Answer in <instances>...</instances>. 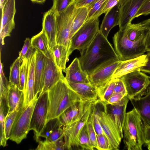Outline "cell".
I'll use <instances>...</instances> for the list:
<instances>
[{"mask_svg": "<svg viewBox=\"0 0 150 150\" xmlns=\"http://www.w3.org/2000/svg\"><path fill=\"white\" fill-rule=\"evenodd\" d=\"M46 0H31L33 2L42 4L45 2Z\"/></svg>", "mask_w": 150, "mask_h": 150, "instance_id": "56", "label": "cell"}, {"mask_svg": "<svg viewBox=\"0 0 150 150\" xmlns=\"http://www.w3.org/2000/svg\"><path fill=\"white\" fill-rule=\"evenodd\" d=\"M150 14V11L147 14V15H148V14Z\"/></svg>", "mask_w": 150, "mask_h": 150, "instance_id": "60", "label": "cell"}, {"mask_svg": "<svg viewBox=\"0 0 150 150\" xmlns=\"http://www.w3.org/2000/svg\"><path fill=\"white\" fill-rule=\"evenodd\" d=\"M62 71L55 63L52 54L49 57H45L42 90L39 94L47 91L60 79H65Z\"/></svg>", "mask_w": 150, "mask_h": 150, "instance_id": "13", "label": "cell"}, {"mask_svg": "<svg viewBox=\"0 0 150 150\" xmlns=\"http://www.w3.org/2000/svg\"><path fill=\"white\" fill-rule=\"evenodd\" d=\"M98 100L93 103L92 109L93 122L94 129L96 134H103L104 133L100 123L98 113L97 106V102Z\"/></svg>", "mask_w": 150, "mask_h": 150, "instance_id": "40", "label": "cell"}, {"mask_svg": "<svg viewBox=\"0 0 150 150\" xmlns=\"http://www.w3.org/2000/svg\"><path fill=\"white\" fill-rule=\"evenodd\" d=\"M36 55V50L28 60V73L26 88L24 93V100L23 105L24 106L29 103L35 97V68Z\"/></svg>", "mask_w": 150, "mask_h": 150, "instance_id": "22", "label": "cell"}, {"mask_svg": "<svg viewBox=\"0 0 150 150\" xmlns=\"http://www.w3.org/2000/svg\"><path fill=\"white\" fill-rule=\"evenodd\" d=\"M96 0H78L75 1L76 6L77 7L88 6Z\"/></svg>", "mask_w": 150, "mask_h": 150, "instance_id": "51", "label": "cell"}, {"mask_svg": "<svg viewBox=\"0 0 150 150\" xmlns=\"http://www.w3.org/2000/svg\"><path fill=\"white\" fill-rule=\"evenodd\" d=\"M126 0H121L120 4V6L121 5H122L124 3V2L126 1Z\"/></svg>", "mask_w": 150, "mask_h": 150, "instance_id": "59", "label": "cell"}, {"mask_svg": "<svg viewBox=\"0 0 150 150\" xmlns=\"http://www.w3.org/2000/svg\"><path fill=\"white\" fill-rule=\"evenodd\" d=\"M31 40L29 38H26L22 49L19 53L18 57L22 61L30 47L31 46Z\"/></svg>", "mask_w": 150, "mask_h": 150, "instance_id": "49", "label": "cell"}, {"mask_svg": "<svg viewBox=\"0 0 150 150\" xmlns=\"http://www.w3.org/2000/svg\"><path fill=\"white\" fill-rule=\"evenodd\" d=\"M147 146L148 149L150 150V142L145 144Z\"/></svg>", "mask_w": 150, "mask_h": 150, "instance_id": "58", "label": "cell"}, {"mask_svg": "<svg viewBox=\"0 0 150 150\" xmlns=\"http://www.w3.org/2000/svg\"><path fill=\"white\" fill-rule=\"evenodd\" d=\"M140 23L141 26L142 28L150 30V18Z\"/></svg>", "mask_w": 150, "mask_h": 150, "instance_id": "54", "label": "cell"}, {"mask_svg": "<svg viewBox=\"0 0 150 150\" xmlns=\"http://www.w3.org/2000/svg\"><path fill=\"white\" fill-rule=\"evenodd\" d=\"M144 124V144L150 142V125Z\"/></svg>", "mask_w": 150, "mask_h": 150, "instance_id": "50", "label": "cell"}, {"mask_svg": "<svg viewBox=\"0 0 150 150\" xmlns=\"http://www.w3.org/2000/svg\"><path fill=\"white\" fill-rule=\"evenodd\" d=\"M38 142V145L35 149L36 150H67L64 137L54 141L40 139Z\"/></svg>", "mask_w": 150, "mask_h": 150, "instance_id": "30", "label": "cell"}, {"mask_svg": "<svg viewBox=\"0 0 150 150\" xmlns=\"http://www.w3.org/2000/svg\"><path fill=\"white\" fill-rule=\"evenodd\" d=\"M98 18L86 22L72 37L68 51L69 57L73 52L77 50L80 54L88 47L100 30Z\"/></svg>", "mask_w": 150, "mask_h": 150, "instance_id": "5", "label": "cell"}, {"mask_svg": "<svg viewBox=\"0 0 150 150\" xmlns=\"http://www.w3.org/2000/svg\"><path fill=\"white\" fill-rule=\"evenodd\" d=\"M63 71L66 74L65 78L67 82L90 83L88 76L82 69L78 58H75Z\"/></svg>", "mask_w": 150, "mask_h": 150, "instance_id": "18", "label": "cell"}, {"mask_svg": "<svg viewBox=\"0 0 150 150\" xmlns=\"http://www.w3.org/2000/svg\"><path fill=\"white\" fill-rule=\"evenodd\" d=\"M147 62L146 55L144 54L136 58L121 61L114 72L112 79L120 78L134 71H141V68L145 66Z\"/></svg>", "mask_w": 150, "mask_h": 150, "instance_id": "15", "label": "cell"}, {"mask_svg": "<svg viewBox=\"0 0 150 150\" xmlns=\"http://www.w3.org/2000/svg\"><path fill=\"white\" fill-rule=\"evenodd\" d=\"M120 5L113 7L105 14L100 26V30L103 35L107 38L110 30L118 25L120 18Z\"/></svg>", "mask_w": 150, "mask_h": 150, "instance_id": "23", "label": "cell"}, {"mask_svg": "<svg viewBox=\"0 0 150 150\" xmlns=\"http://www.w3.org/2000/svg\"><path fill=\"white\" fill-rule=\"evenodd\" d=\"M121 78L129 100L139 98L145 95L150 85L149 76L141 71L132 72Z\"/></svg>", "mask_w": 150, "mask_h": 150, "instance_id": "9", "label": "cell"}, {"mask_svg": "<svg viewBox=\"0 0 150 150\" xmlns=\"http://www.w3.org/2000/svg\"><path fill=\"white\" fill-rule=\"evenodd\" d=\"M147 62L145 66L142 67L141 69V71L144 73L150 74V51L147 52L146 54Z\"/></svg>", "mask_w": 150, "mask_h": 150, "instance_id": "52", "label": "cell"}, {"mask_svg": "<svg viewBox=\"0 0 150 150\" xmlns=\"http://www.w3.org/2000/svg\"><path fill=\"white\" fill-rule=\"evenodd\" d=\"M45 56L36 50L35 68L34 96L42 90V81L44 70Z\"/></svg>", "mask_w": 150, "mask_h": 150, "instance_id": "25", "label": "cell"}, {"mask_svg": "<svg viewBox=\"0 0 150 150\" xmlns=\"http://www.w3.org/2000/svg\"><path fill=\"white\" fill-rule=\"evenodd\" d=\"M93 104L76 121L69 125L63 126L64 139L67 150H72L74 147L79 149V135L88 119Z\"/></svg>", "mask_w": 150, "mask_h": 150, "instance_id": "11", "label": "cell"}, {"mask_svg": "<svg viewBox=\"0 0 150 150\" xmlns=\"http://www.w3.org/2000/svg\"><path fill=\"white\" fill-rule=\"evenodd\" d=\"M8 0H0V7L2 8Z\"/></svg>", "mask_w": 150, "mask_h": 150, "instance_id": "57", "label": "cell"}, {"mask_svg": "<svg viewBox=\"0 0 150 150\" xmlns=\"http://www.w3.org/2000/svg\"><path fill=\"white\" fill-rule=\"evenodd\" d=\"M79 147L83 150H93L89 136L86 124L82 129L78 140Z\"/></svg>", "mask_w": 150, "mask_h": 150, "instance_id": "37", "label": "cell"}, {"mask_svg": "<svg viewBox=\"0 0 150 150\" xmlns=\"http://www.w3.org/2000/svg\"><path fill=\"white\" fill-rule=\"evenodd\" d=\"M38 95L36 94L27 105H23L15 120L9 139L17 144L26 138L30 131L31 120Z\"/></svg>", "mask_w": 150, "mask_h": 150, "instance_id": "6", "label": "cell"}, {"mask_svg": "<svg viewBox=\"0 0 150 150\" xmlns=\"http://www.w3.org/2000/svg\"><path fill=\"white\" fill-rule=\"evenodd\" d=\"M21 60L18 57L10 68L9 83L19 87L20 83V69Z\"/></svg>", "mask_w": 150, "mask_h": 150, "instance_id": "34", "label": "cell"}, {"mask_svg": "<svg viewBox=\"0 0 150 150\" xmlns=\"http://www.w3.org/2000/svg\"><path fill=\"white\" fill-rule=\"evenodd\" d=\"M107 0H96L88 6V13L86 22L98 18L103 13V10Z\"/></svg>", "mask_w": 150, "mask_h": 150, "instance_id": "32", "label": "cell"}, {"mask_svg": "<svg viewBox=\"0 0 150 150\" xmlns=\"http://www.w3.org/2000/svg\"><path fill=\"white\" fill-rule=\"evenodd\" d=\"M150 79V76H149Z\"/></svg>", "mask_w": 150, "mask_h": 150, "instance_id": "62", "label": "cell"}, {"mask_svg": "<svg viewBox=\"0 0 150 150\" xmlns=\"http://www.w3.org/2000/svg\"><path fill=\"white\" fill-rule=\"evenodd\" d=\"M121 61L111 60L101 65L88 76L90 84L97 88L99 91L112 79Z\"/></svg>", "mask_w": 150, "mask_h": 150, "instance_id": "12", "label": "cell"}, {"mask_svg": "<svg viewBox=\"0 0 150 150\" xmlns=\"http://www.w3.org/2000/svg\"><path fill=\"white\" fill-rule=\"evenodd\" d=\"M22 106L16 109L9 114L6 115V116L5 123V138L7 140L10 138L13 124Z\"/></svg>", "mask_w": 150, "mask_h": 150, "instance_id": "36", "label": "cell"}, {"mask_svg": "<svg viewBox=\"0 0 150 150\" xmlns=\"http://www.w3.org/2000/svg\"><path fill=\"white\" fill-rule=\"evenodd\" d=\"M48 103L47 91L39 94L33 113L29 129L30 131L33 130L34 138L37 142L40 139V134L47 123Z\"/></svg>", "mask_w": 150, "mask_h": 150, "instance_id": "10", "label": "cell"}, {"mask_svg": "<svg viewBox=\"0 0 150 150\" xmlns=\"http://www.w3.org/2000/svg\"><path fill=\"white\" fill-rule=\"evenodd\" d=\"M20 69V83L19 88L23 91H25L28 76V61L23 59Z\"/></svg>", "mask_w": 150, "mask_h": 150, "instance_id": "38", "label": "cell"}, {"mask_svg": "<svg viewBox=\"0 0 150 150\" xmlns=\"http://www.w3.org/2000/svg\"><path fill=\"white\" fill-rule=\"evenodd\" d=\"M134 108L126 113L123 127L125 148L128 150H142L144 144V124Z\"/></svg>", "mask_w": 150, "mask_h": 150, "instance_id": "3", "label": "cell"}, {"mask_svg": "<svg viewBox=\"0 0 150 150\" xmlns=\"http://www.w3.org/2000/svg\"><path fill=\"white\" fill-rule=\"evenodd\" d=\"M36 50L31 45L29 48L23 59L28 61V59L35 52Z\"/></svg>", "mask_w": 150, "mask_h": 150, "instance_id": "53", "label": "cell"}, {"mask_svg": "<svg viewBox=\"0 0 150 150\" xmlns=\"http://www.w3.org/2000/svg\"><path fill=\"white\" fill-rule=\"evenodd\" d=\"M92 107V106L91 112L86 122V125L91 145L94 149H97V143L96 133L93 124Z\"/></svg>", "mask_w": 150, "mask_h": 150, "instance_id": "41", "label": "cell"}, {"mask_svg": "<svg viewBox=\"0 0 150 150\" xmlns=\"http://www.w3.org/2000/svg\"><path fill=\"white\" fill-rule=\"evenodd\" d=\"M47 122L59 118L70 107L82 100L80 96L69 85L65 79L58 81L47 91Z\"/></svg>", "mask_w": 150, "mask_h": 150, "instance_id": "2", "label": "cell"}, {"mask_svg": "<svg viewBox=\"0 0 150 150\" xmlns=\"http://www.w3.org/2000/svg\"><path fill=\"white\" fill-rule=\"evenodd\" d=\"M88 13V6L78 7L72 23L71 37L86 22Z\"/></svg>", "mask_w": 150, "mask_h": 150, "instance_id": "29", "label": "cell"}, {"mask_svg": "<svg viewBox=\"0 0 150 150\" xmlns=\"http://www.w3.org/2000/svg\"><path fill=\"white\" fill-rule=\"evenodd\" d=\"M67 82L70 87L80 96L82 100L94 102L99 99L98 88L91 84Z\"/></svg>", "mask_w": 150, "mask_h": 150, "instance_id": "21", "label": "cell"}, {"mask_svg": "<svg viewBox=\"0 0 150 150\" xmlns=\"http://www.w3.org/2000/svg\"><path fill=\"white\" fill-rule=\"evenodd\" d=\"M24 100L23 91L21 90L17 86L9 83L6 99L8 108L7 115L22 106Z\"/></svg>", "mask_w": 150, "mask_h": 150, "instance_id": "24", "label": "cell"}, {"mask_svg": "<svg viewBox=\"0 0 150 150\" xmlns=\"http://www.w3.org/2000/svg\"><path fill=\"white\" fill-rule=\"evenodd\" d=\"M150 11V0H146L143 4L134 17V18L142 15H146Z\"/></svg>", "mask_w": 150, "mask_h": 150, "instance_id": "45", "label": "cell"}, {"mask_svg": "<svg viewBox=\"0 0 150 150\" xmlns=\"http://www.w3.org/2000/svg\"><path fill=\"white\" fill-rule=\"evenodd\" d=\"M74 1H76L78 0H73Z\"/></svg>", "mask_w": 150, "mask_h": 150, "instance_id": "61", "label": "cell"}, {"mask_svg": "<svg viewBox=\"0 0 150 150\" xmlns=\"http://www.w3.org/2000/svg\"><path fill=\"white\" fill-rule=\"evenodd\" d=\"M143 97L129 100L144 122L150 125V87Z\"/></svg>", "mask_w": 150, "mask_h": 150, "instance_id": "20", "label": "cell"}, {"mask_svg": "<svg viewBox=\"0 0 150 150\" xmlns=\"http://www.w3.org/2000/svg\"><path fill=\"white\" fill-rule=\"evenodd\" d=\"M15 26L14 20H13L6 24L3 28L0 30V40L2 45L4 44L5 38L10 36V33L14 28Z\"/></svg>", "mask_w": 150, "mask_h": 150, "instance_id": "44", "label": "cell"}, {"mask_svg": "<svg viewBox=\"0 0 150 150\" xmlns=\"http://www.w3.org/2000/svg\"><path fill=\"white\" fill-rule=\"evenodd\" d=\"M97 143V149L111 150L110 143L106 136L104 134H96Z\"/></svg>", "mask_w": 150, "mask_h": 150, "instance_id": "43", "label": "cell"}, {"mask_svg": "<svg viewBox=\"0 0 150 150\" xmlns=\"http://www.w3.org/2000/svg\"><path fill=\"white\" fill-rule=\"evenodd\" d=\"M79 59L82 69L88 76L108 61L120 60L107 38L100 30Z\"/></svg>", "mask_w": 150, "mask_h": 150, "instance_id": "1", "label": "cell"}, {"mask_svg": "<svg viewBox=\"0 0 150 150\" xmlns=\"http://www.w3.org/2000/svg\"><path fill=\"white\" fill-rule=\"evenodd\" d=\"M0 100H6L9 82L3 71V66L0 59Z\"/></svg>", "mask_w": 150, "mask_h": 150, "instance_id": "39", "label": "cell"}, {"mask_svg": "<svg viewBox=\"0 0 150 150\" xmlns=\"http://www.w3.org/2000/svg\"><path fill=\"white\" fill-rule=\"evenodd\" d=\"M148 34L133 41L128 37L125 29L119 30L114 35L113 40L115 50L120 60H125L144 54L146 52V40Z\"/></svg>", "mask_w": 150, "mask_h": 150, "instance_id": "4", "label": "cell"}, {"mask_svg": "<svg viewBox=\"0 0 150 150\" xmlns=\"http://www.w3.org/2000/svg\"><path fill=\"white\" fill-rule=\"evenodd\" d=\"M97 106L100 123L104 134L109 140L111 150H119L123 136L110 115L107 111L106 104L98 99Z\"/></svg>", "mask_w": 150, "mask_h": 150, "instance_id": "8", "label": "cell"}, {"mask_svg": "<svg viewBox=\"0 0 150 150\" xmlns=\"http://www.w3.org/2000/svg\"><path fill=\"white\" fill-rule=\"evenodd\" d=\"M94 102L81 100L72 106L59 117L61 124L64 126L74 122L86 111Z\"/></svg>", "mask_w": 150, "mask_h": 150, "instance_id": "16", "label": "cell"}, {"mask_svg": "<svg viewBox=\"0 0 150 150\" xmlns=\"http://www.w3.org/2000/svg\"><path fill=\"white\" fill-rule=\"evenodd\" d=\"M53 60L57 66L64 71L66 64L69 60L68 49L65 46L57 44L51 50Z\"/></svg>", "mask_w": 150, "mask_h": 150, "instance_id": "27", "label": "cell"}, {"mask_svg": "<svg viewBox=\"0 0 150 150\" xmlns=\"http://www.w3.org/2000/svg\"><path fill=\"white\" fill-rule=\"evenodd\" d=\"M8 106L6 100H0V145L3 147L6 146L7 140L5 134V123L6 116L8 112Z\"/></svg>", "mask_w": 150, "mask_h": 150, "instance_id": "33", "label": "cell"}, {"mask_svg": "<svg viewBox=\"0 0 150 150\" xmlns=\"http://www.w3.org/2000/svg\"><path fill=\"white\" fill-rule=\"evenodd\" d=\"M121 0H107L103 10V13L106 14L115 6L120 4Z\"/></svg>", "mask_w": 150, "mask_h": 150, "instance_id": "48", "label": "cell"}, {"mask_svg": "<svg viewBox=\"0 0 150 150\" xmlns=\"http://www.w3.org/2000/svg\"><path fill=\"white\" fill-rule=\"evenodd\" d=\"M146 0H126L120 6L119 30L125 29Z\"/></svg>", "mask_w": 150, "mask_h": 150, "instance_id": "14", "label": "cell"}, {"mask_svg": "<svg viewBox=\"0 0 150 150\" xmlns=\"http://www.w3.org/2000/svg\"><path fill=\"white\" fill-rule=\"evenodd\" d=\"M77 9L74 2L64 11L56 13L57 43L65 46L68 51L71 38L72 23Z\"/></svg>", "mask_w": 150, "mask_h": 150, "instance_id": "7", "label": "cell"}, {"mask_svg": "<svg viewBox=\"0 0 150 150\" xmlns=\"http://www.w3.org/2000/svg\"><path fill=\"white\" fill-rule=\"evenodd\" d=\"M146 51H150V30L146 40Z\"/></svg>", "mask_w": 150, "mask_h": 150, "instance_id": "55", "label": "cell"}, {"mask_svg": "<svg viewBox=\"0 0 150 150\" xmlns=\"http://www.w3.org/2000/svg\"><path fill=\"white\" fill-rule=\"evenodd\" d=\"M128 37L131 40L137 41L149 33V30L141 28L137 23L129 25L125 29Z\"/></svg>", "mask_w": 150, "mask_h": 150, "instance_id": "31", "label": "cell"}, {"mask_svg": "<svg viewBox=\"0 0 150 150\" xmlns=\"http://www.w3.org/2000/svg\"><path fill=\"white\" fill-rule=\"evenodd\" d=\"M116 80L111 79L98 91L99 100L105 104H107L108 100L113 93Z\"/></svg>", "mask_w": 150, "mask_h": 150, "instance_id": "35", "label": "cell"}, {"mask_svg": "<svg viewBox=\"0 0 150 150\" xmlns=\"http://www.w3.org/2000/svg\"><path fill=\"white\" fill-rule=\"evenodd\" d=\"M116 79L113 93H122L127 95L125 86L121 78Z\"/></svg>", "mask_w": 150, "mask_h": 150, "instance_id": "47", "label": "cell"}, {"mask_svg": "<svg viewBox=\"0 0 150 150\" xmlns=\"http://www.w3.org/2000/svg\"><path fill=\"white\" fill-rule=\"evenodd\" d=\"M31 45L37 51L49 57L52 53L49 41L43 30L33 37L31 39Z\"/></svg>", "mask_w": 150, "mask_h": 150, "instance_id": "26", "label": "cell"}, {"mask_svg": "<svg viewBox=\"0 0 150 150\" xmlns=\"http://www.w3.org/2000/svg\"><path fill=\"white\" fill-rule=\"evenodd\" d=\"M126 95V94L122 93H113L108 100L107 104L114 105L117 104Z\"/></svg>", "mask_w": 150, "mask_h": 150, "instance_id": "46", "label": "cell"}, {"mask_svg": "<svg viewBox=\"0 0 150 150\" xmlns=\"http://www.w3.org/2000/svg\"><path fill=\"white\" fill-rule=\"evenodd\" d=\"M42 26V29L47 38L51 50L57 44L56 13L52 8L44 14Z\"/></svg>", "mask_w": 150, "mask_h": 150, "instance_id": "17", "label": "cell"}, {"mask_svg": "<svg viewBox=\"0 0 150 150\" xmlns=\"http://www.w3.org/2000/svg\"><path fill=\"white\" fill-rule=\"evenodd\" d=\"M129 100L126 95L117 104L114 105L106 104L107 111L112 116L122 135L123 127L126 113V108Z\"/></svg>", "mask_w": 150, "mask_h": 150, "instance_id": "19", "label": "cell"}, {"mask_svg": "<svg viewBox=\"0 0 150 150\" xmlns=\"http://www.w3.org/2000/svg\"><path fill=\"white\" fill-rule=\"evenodd\" d=\"M75 1L73 0H53V4L51 8L58 13L67 9Z\"/></svg>", "mask_w": 150, "mask_h": 150, "instance_id": "42", "label": "cell"}, {"mask_svg": "<svg viewBox=\"0 0 150 150\" xmlns=\"http://www.w3.org/2000/svg\"><path fill=\"white\" fill-rule=\"evenodd\" d=\"M1 9L0 30L8 23L14 20L16 12L15 0H8Z\"/></svg>", "mask_w": 150, "mask_h": 150, "instance_id": "28", "label": "cell"}]
</instances>
